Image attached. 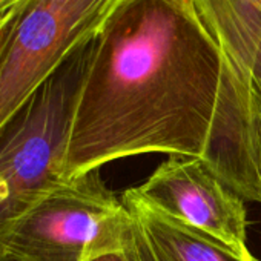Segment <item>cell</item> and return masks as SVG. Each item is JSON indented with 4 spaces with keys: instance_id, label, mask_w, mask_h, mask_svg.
<instances>
[{
    "instance_id": "cell-1",
    "label": "cell",
    "mask_w": 261,
    "mask_h": 261,
    "mask_svg": "<svg viewBox=\"0 0 261 261\" xmlns=\"http://www.w3.org/2000/svg\"><path fill=\"white\" fill-rule=\"evenodd\" d=\"M230 74L192 0H124L95 40L68 180L142 154L204 159Z\"/></svg>"
},
{
    "instance_id": "cell-2",
    "label": "cell",
    "mask_w": 261,
    "mask_h": 261,
    "mask_svg": "<svg viewBox=\"0 0 261 261\" xmlns=\"http://www.w3.org/2000/svg\"><path fill=\"white\" fill-rule=\"evenodd\" d=\"M95 40L72 51L0 126V232L68 181V149Z\"/></svg>"
},
{
    "instance_id": "cell-3",
    "label": "cell",
    "mask_w": 261,
    "mask_h": 261,
    "mask_svg": "<svg viewBox=\"0 0 261 261\" xmlns=\"http://www.w3.org/2000/svg\"><path fill=\"white\" fill-rule=\"evenodd\" d=\"M98 171L68 180L0 232V261H92L121 252L127 212Z\"/></svg>"
},
{
    "instance_id": "cell-4",
    "label": "cell",
    "mask_w": 261,
    "mask_h": 261,
    "mask_svg": "<svg viewBox=\"0 0 261 261\" xmlns=\"http://www.w3.org/2000/svg\"><path fill=\"white\" fill-rule=\"evenodd\" d=\"M124 0H25L0 53V126Z\"/></svg>"
},
{
    "instance_id": "cell-5",
    "label": "cell",
    "mask_w": 261,
    "mask_h": 261,
    "mask_svg": "<svg viewBox=\"0 0 261 261\" xmlns=\"http://www.w3.org/2000/svg\"><path fill=\"white\" fill-rule=\"evenodd\" d=\"M137 192L155 209L237 250L247 247L244 200L200 157L168 155Z\"/></svg>"
},
{
    "instance_id": "cell-6",
    "label": "cell",
    "mask_w": 261,
    "mask_h": 261,
    "mask_svg": "<svg viewBox=\"0 0 261 261\" xmlns=\"http://www.w3.org/2000/svg\"><path fill=\"white\" fill-rule=\"evenodd\" d=\"M120 198L127 212L123 243L127 261H259L168 217L136 188L124 191Z\"/></svg>"
},
{
    "instance_id": "cell-7",
    "label": "cell",
    "mask_w": 261,
    "mask_h": 261,
    "mask_svg": "<svg viewBox=\"0 0 261 261\" xmlns=\"http://www.w3.org/2000/svg\"><path fill=\"white\" fill-rule=\"evenodd\" d=\"M224 57L261 108V4L256 0H192Z\"/></svg>"
},
{
    "instance_id": "cell-8",
    "label": "cell",
    "mask_w": 261,
    "mask_h": 261,
    "mask_svg": "<svg viewBox=\"0 0 261 261\" xmlns=\"http://www.w3.org/2000/svg\"><path fill=\"white\" fill-rule=\"evenodd\" d=\"M252 115H250V127H249V142H250V162L253 168L255 183L259 192L261 203V109L253 105L252 97Z\"/></svg>"
},
{
    "instance_id": "cell-9",
    "label": "cell",
    "mask_w": 261,
    "mask_h": 261,
    "mask_svg": "<svg viewBox=\"0 0 261 261\" xmlns=\"http://www.w3.org/2000/svg\"><path fill=\"white\" fill-rule=\"evenodd\" d=\"M16 17H17V10H13V11H8L7 14L0 16V53H2L7 40H8V36L11 33V28L16 22Z\"/></svg>"
},
{
    "instance_id": "cell-10",
    "label": "cell",
    "mask_w": 261,
    "mask_h": 261,
    "mask_svg": "<svg viewBox=\"0 0 261 261\" xmlns=\"http://www.w3.org/2000/svg\"><path fill=\"white\" fill-rule=\"evenodd\" d=\"M23 2L25 0H0V16H4L8 11L19 8Z\"/></svg>"
},
{
    "instance_id": "cell-11",
    "label": "cell",
    "mask_w": 261,
    "mask_h": 261,
    "mask_svg": "<svg viewBox=\"0 0 261 261\" xmlns=\"http://www.w3.org/2000/svg\"><path fill=\"white\" fill-rule=\"evenodd\" d=\"M92 261H127L123 250L121 252H111V253H105L101 256L94 258Z\"/></svg>"
},
{
    "instance_id": "cell-12",
    "label": "cell",
    "mask_w": 261,
    "mask_h": 261,
    "mask_svg": "<svg viewBox=\"0 0 261 261\" xmlns=\"http://www.w3.org/2000/svg\"><path fill=\"white\" fill-rule=\"evenodd\" d=\"M256 2H258V4H261V0H256Z\"/></svg>"
}]
</instances>
